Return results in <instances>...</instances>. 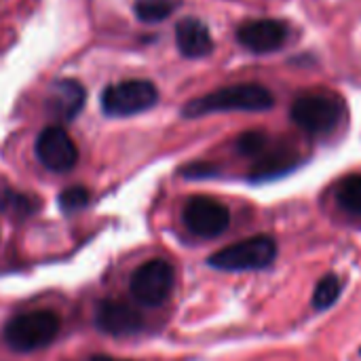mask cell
<instances>
[{"mask_svg": "<svg viewBox=\"0 0 361 361\" xmlns=\"http://www.w3.org/2000/svg\"><path fill=\"white\" fill-rule=\"evenodd\" d=\"M89 361H131V360H116V357H108V355H93Z\"/></svg>", "mask_w": 361, "mask_h": 361, "instance_id": "ffe728a7", "label": "cell"}, {"mask_svg": "<svg viewBox=\"0 0 361 361\" xmlns=\"http://www.w3.org/2000/svg\"><path fill=\"white\" fill-rule=\"evenodd\" d=\"M336 201L345 212L361 216V173H351L341 180L336 186Z\"/></svg>", "mask_w": 361, "mask_h": 361, "instance_id": "5bb4252c", "label": "cell"}, {"mask_svg": "<svg viewBox=\"0 0 361 361\" xmlns=\"http://www.w3.org/2000/svg\"><path fill=\"white\" fill-rule=\"evenodd\" d=\"M275 106V95L260 82H239L212 91L203 97L188 102L182 114L188 118H199L214 112H267Z\"/></svg>", "mask_w": 361, "mask_h": 361, "instance_id": "6da1fadb", "label": "cell"}, {"mask_svg": "<svg viewBox=\"0 0 361 361\" xmlns=\"http://www.w3.org/2000/svg\"><path fill=\"white\" fill-rule=\"evenodd\" d=\"M341 292H343V281L336 275H326L315 288L313 307L317 311H326L328 307H332L341 298Z\"/></svg>", "mask_w": 361, "mask_h": 361, "instance_id": "2e32d148", "label": "cell"}, {"mask_svg": "<svg viewBox=\"0 0 361 361\" xmlns=\"http://www.w3.org/2000/svg\"><path fill=\"white\" fill-rule=\"evenodd\" d=\"M178 6H180L178 0H137L133 13L144 23H159L165 21Z\"/></svg>", "mask_w": 361, "mask_h": 361, "instance_id": "9a60e30c", "label": "cell"}, {"mask_svg": "<svg viewBox=\"0 0 361 361\" xmlns=\"http://www.w3.org/2000/svg\"><path fill=\"white\" fill-rule=\"evenodd\" d=\"M99 99L106 116L125 118L150 110L159 102V89L146 78H129L116 85H108Z\"/></svg>", "mask_w": 361, "mask_h": 361, "instance_id": "5b68a950", "label": "cell"}, {"mask_svg": "<svg viewBox=\"0 0 361 361\" xmlns=\"http://www.w3.org/2000/svg\"><path fill=\"white\" fill-rule=\"evenodd\" d=\"M345 99L332 91H305L290 106L292 123L311 135L332 133L345 118Z\"/></svg>", "mask_w": 361, "mask_h": 361, "instance_id": "7a4b0ae2", "label": "cell"}, {"mask_svg": "<svg viewBox=\"0 0 361 361\" xmlns=\"http://www.w3.org/2000/svg\"><path fill=\"white\" fill-rule=\"evenodd\" d=\"M176 44L180 53L190 59L207 57L214 51V38L209 34V27L197 17H186L176 25Z\"/></svg>", "mask_w": 361, "mask_h": 361, "instance_id": "7c38bea8", "label": "cell"}, {"mask_svg": "<svg viewBox=\"0 0 361 361\" xmlns=\"http://www.w3.org/2000/svg\"><path fill=\"white\" fill-rule=\"evenodd\" d=\"M0 212H11L17 218H23V216H30L34 212V203L25 195L13 192V190H4L0 195Z\"/></svg>", "mask_w": 361, "mask_h": 361, "instance_id": "ac0fdd59", "label": "cell"}, {"mask_svg": "<svg viewBox=\"0 0 361 361\" xmlns=\"http://www.w3.org/2000/svg\"><path fill=\"white\" fill-rule=\"evenodd\" d=\"M95 328L110 336H133L144 328V317L123 300H102L95 307Z\"/></svg>", "mask_w": 361, "mask_h": 361, "instance_id": "30bf717a", "label": "cell"}, {"mask_svg": "<svg viewBox=\"0 0 361 361\" xmlns=\"http://www.w3.org/2000/svg\"><path fill=\"white\" fill-rule=\"evenodd\" d=\"M34 152L40 165L53 173H68L78 163V148L70 133L59 125H49L38 133Z\"/></svg>", "mask_w": 361, "mask_h": 361, "instance_id": "52a82bcc", "label": "cell"}, {"mask_svg": "<svg viewBox=\"0 0 361 361\" xmlns=\"http://www.w3.org/2000/svg\"><path fill=\"white\" fill-rule=\"evenodd\" d=\"M59 328H61V319L57 313L47 309L27 311L6 322L2 330V338L8 349L17 353H32L49 347L57 338Z\"/></svg>", "mask_w": 361, "mask_h": 361, "instance_id": "3957f363", "label": "cell"}, {"mask_svg": "<svg viewBox=\"0 0 361 361\" xmlns=\"http://www.w3.org/2000/svg\"><path fill=\"white\" fill-rule=\"evenodd\" d=\"M186 228L201 239H216L226 233L231 212L224 203L212 197H190L182 212Z\"/></svg>", "mask_w": 361, "mask_h": 361, "instance_id": "ba28073f", "label": "cell"}, {"mask_svg": "<svg viewBox=\"0 0 361 361\" xmlns=\"http://www.w3.org/2000/svg\"><path fill=\"white\" fill-rule=\"evenodd\" d=\"M290 27L281 19H252L237 27V40L252 53H273L286 44Z\"/></svg>", "mask_w": 361, "mask_h": 361, "instance_id": "9c48e42d", "label": "cell"}, {"mask_svg": "<svg viewBox=\"0 0 361 361\" xmlns=\"http://www.w3.org/2000/svg\"><path fill=\"white\" fill-rule=\"evenodd\" d=\"M173 281H176L173 267L167 260L154 258L135 269V273L131 275L129 292L137 305L154 309L161 307L171 296Z\"/></svg>", "mask_w": 361, "mask_h": 361, "instance_id": "8992f818", "label": "cell"}, {"mask_svg": "<svg viewBox=\"0 0 361 361\" xmlns=\"http://www.w3.org/2000/svg\"><path fill=\"white\" fill-rule=\"evenodd\" d=\"M87 99V91L85 87L74 80V78H61L55 80L49 87V95H47V112L66 123V121H74L78 116V112L82 110Z\"/></svg>", "mask_w": 361, "mask_h": 361, "instance_id": "8fae6325", "label": "cell"}, {"mask_svg": "<svg viewBox=\"0 0 361 361\" xmlns=\"http://www.w3.org/2000/svg\"><path fill=\"white\" fill-rule=\"evenodd\" d=\"M57 201L63 214H74L89 205V190L85 186H70L59 195Z\"/></svg>", "mask_w": 361, "mask_h": 361, "instance_id": "d6986e66", "label": "cell"}, {"mask_svg": "<svg viewBox=\"0 0 361 361\" xmlns=\"http://www.w3.org/2000/svg\"><path fill=\"white\" fill-rule=\"evenodd\" d=\"M235 146L243 157H260L269 148V135L264 131H245L237 137Z\"/></svg>", "mask_w": 361, "mask_h": 361, "instance_id": "e0dca14e", "label": "cell"}, {"mask_svg": "<svg viewBox=\"0 0 361 361\" xmlns=\"http://www.w3.org/2000/svg\"><path fill=\"white\" fill-rule=\"evenodd\" d=\"M275 256H277L275 239L271 235H254L212 254L207 264L212 269L228 271V273L260 271L267 269L275 260Z\"/></svg>", "mask_w": 361, "mask_h": 361, "instance_id": "277c9868", "label": "cell"}, {"mask_svg": "<svg viewBox=\"0 0 361 361\" xmlns=\"http://www.w3.org/2000/svg\"><path fill=\"white\" fill-rule=\"evenodd\" d=\"M298 163V154L294 148H267L256 165H254V171H252V180H269V178H277L290 169H294Z\"/></svg>", "mask_w": 361, "mask_h": 361, "instance_id": "4fadbf2b", "label": "cell"}]
</instances>
